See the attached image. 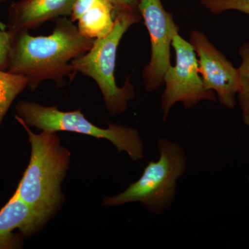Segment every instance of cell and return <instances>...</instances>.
Listing matches in <instances>:
<instances>
[{
    "instance_id": "cell-1",
    "label": "cell",
    "mask_w": 249,
    "mask_h": 249,
    "mask_svg": "<svg viewBox=\"0 0 249 249\" xmlns=\"http://www.w3.org/2000/svg\"><path fill=\"white\" fill-rule=\"evenodd\" d=\"M93 42L71 19L58 18L51 35L35 37L29 31L15 34L6 71L27 76L31 89L46 80L60 83L75 73L71 62L86 53Z\"/></svg>"
},
{
    "instance_id": "cell-2",
    "label": "cell",
    "mask_w": 249,
    "mask_h": 249,
    "mask_svg": "<svg viewBox=\"0 0 249 249\" xmlns=\"http://www.w3.org/2000/svg\"><path fill=\"white\" fill-rule=\"evenodd\" d=\"M15 118L27 131L31 145L30 162L15 193L47 220L61 203L60 186L71 155L60 144L56 132L35 134L19 116Z\"/></svg>"
},
{
    "instance_id": "cell-3",
    "label": "cell",
    "mask_w": 249,
    "mask_h": 249,
    "mask_svg": "<svg viewBox=\"0 0 249 249\" xmlns=\"http://www.w3.org/2000/svg\"><path fill=\"white\" fill-rule=\"evenodd\" d=\"M159 158L144 168L142 176L120 194L106 197L105 206L140 202L155 215L163 214L176 197L178 181L184 175L188 158L178 142L164 138L157 141Z\"/></svg>"
},
{
    "instance_id": "cell-4",
    "label": "cell",
    "mask_w": 249,
    "mask_h": 249,
    "mask_svg": "<svg viewBox=\"0 0 249 249\" xmlns=\"http://www.w3.org/2000/svg\"><path fill=\"white\" fill-rule=\"evenodd\" d=\"M139 21L137 11L116 12L110 32L104 37L95 39L91 49L71 63L75 72H80L96 81L102 92L106 108L112 115L124 113L134 96L133 87L129 80L123 88L117 86L114 70L121 38L132 24Z\"/></svg>"
},
{
    "instance_id": "cell-5",
    "label": "cell",
    "mask_w": 249,
    "mask_h": 249,
    "mask_svg": "<svg viewBox=\"0 0 249 249\" xmlns=\"http://www.w3.org/2000/svg\"><path fill=\"white\" fill-rule=\"evenodd\" d=\"M16 111V115L28 127H36L49 132L67 131L106 139L119 152H125L134 161L143 160V142L138 131L132 127L109 124L107 128H101L88 121L80 109L62 111L56 106L47 107L26 101H19Z\"/></svg>"
},
{
    "instance_id": "cell-6",
    "label": "cell",
    "mask_w": 249,
    "mask_h": 249,
    "mask_svg": "<svg viewBox=\"0 0 249 249\" xmlns=\"http://www.w3.org/2000/svg\"><path fill=\"white\" fill-rule=\"evenodd\" d=\"M172 45L176 53V64L168 68L163 78L165 89L161 106L164 121L175 103H182L185 107L189 109L203 100L216 101L213 91L204 88L199 76L196 52L191 44L178 34L173 37Z\"/></svg>"
},
{
    "instance_id": "cell-7",
    "label": "cell",
    "mask_w": 249,
    "mask_h": 249,
    "mask_svg": "<svg viewBox=\"0 0 249 249\" xmlns=\"http://www.w3.org/2000/svg\"><path fill=\"white\" fill-rule=\"evenodd\" d=\"M138 9L151 40V59L144 69L143 78L147 91H152L163 84L165 72L171 66L170 45L178 29L160 0H139Z\"/></svg>"
},
{
    "instance_id": "cell-8",
    "label": "cell",
    "mask_w": 249,
    "mask_h": 249,
    "mask_svg": "<svg viewBox=\"0 0 249 249\" xmlns=\"http://www.w3.org/2000/svg\"><path fill=\"white\" fill-rule=\"evenodd\" d=\"M190 43L199 57V71L205 89L215 91L221 104L233 109L240 89L238 69L232 66L200 31L191 33Z\"/></svg>"
},
{
    "instance_id": "cell-9",
    "label": "cell",
    "mask_w": 249,
    "mask_h": 249,
    "mask_svg": "<svg viewBox=\"0 0 249 249\" xmlns=\"http://www.w3.org/2000/svg\"><path fill=\"white\" fill-rule=\"evenodd\" d=\"M46 221L14 193L0 210V249L20 248L22 237L15 234V231H19L24 237H29L37 231Z\"/></svg>"
},
{
    "instance_id": "cell-10",
    "label": "cell",
    "mask_w": 249,
    "mask_h": 249,
    "mask_svg": "<svg viewBox=\"0 0 249 249\" xmlns=\"http://www.w3.org/2000/svg\"><path fill=\"white\" fill-rule=\"evenodd\" d=\"M75 0H22L10 9L9 30L13 35L46 21L71 16Z\"/></svg>"
},
{
    "instance_id": "cell-11",
    "label": "cell",
    "mask_w": 249,
    "mask_h": 249,
    "mask_svg": "<svg viewBox=\"0 0 249 249\" xmlns=\"http://www.w3.org/2000/svg\"><path fill=\"white\" fill-rule=\"evenodd\" d=\"M116 11L109 0H75L72 22L82 35L95 39L107 35L114 27Z\"/></svg>"
},
{
    "instance_id": "cell-12",
    "label": "cell",
    "mask_w": 249,
    "mask_h": 249,
    "mask_svg": "<svg viewBox=\"0 0 249 249\" xmlns=\"http://www.w3.org/2000/svg\"><path fill=\"white\" fill-rule=\"evenodd\" d=\"M28 86L27 76L0 70V125L15 98Z\"/></svg>"
},
{
    "instance_id": "cell-13",
    "label": "cell",
    "mask_w": 249,
    "mask_h": 249,
    "mask_svg": "<svg viewBox=\"0 0 249 249\" xmlns=\"http://www.w3.org/2000/svg\"><path fill=\"white\" fill-rule=\"evenodd\" d=\"M240 55L242 62L238 68L240 89L237 94L242 115H244L249 109V43L242 47Z\"/></svg>"
},
{
    "instance_id": "cell-14",
    "label": "cell",
    "mask_w": 249,
    "mask_h": 249,
    "mask_svg": "<svg viewBox=\"0 0 249 249\" xmlns=\"http://www.w3.org/2000/svg\"><path fill=\"white\" fill-rule=\"evenodd\" d=\"M201 3L213 14L237 10L249 15V0H202Z\"/></svg>"
},
{
    "instance_id": "cell-15",
    "label": "cell",
    "mask_w": 249,
    "mask_h": 249,
    "mask_svg": "<svg viewBox=\"0 0 249 249\" xmlns=\"http://www.w3.org/2000/svg\"><path fill=\"white\" fill-rule=\"evenodd\" d=\"M13 35L9 30L0 29V70L6 71L9 67L10 52L12 45Z\"/></svg>"
},
{
    "instance_id": "cell-16",
    "label": "cell",
    "mask_w": 249,
    "mask_h": 249,
    "mask_svg": "<svg viewBox=\"0 0 249 249\" xmlns=\"http://www.w3.org/2000/svg\"><path fill=\"white\" fill-rule=\"evenodd\" d=\"M116 12L122 11H137L139 0H109Z\"/></svg>"
},
{
    "instance_id": "cell-17",
    "label": "cell",
    "mask_w": 249,
    "mask_h": 249,
    "mask_svg": "<svg viewBox=\"0 0 249 249\" xmlns=\"http://www.w3.org/2000/svg\"><path fill=\"white\" fill-rule=\"evenodd\" d=\"M242 119H243L244 123L247 125H249V109L245 114L242 115Z\"/></svg>"
}]
</instances>
